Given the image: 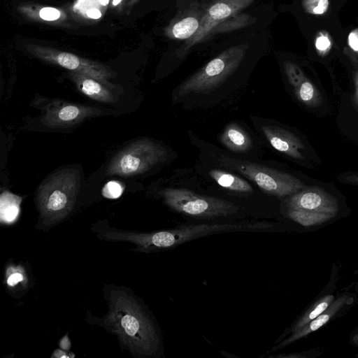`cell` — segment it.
Here are the masks:
<instances>
[{
    "label": "cell",
    "instance_id": "cell-36",
    "mask_svg": "<svg viewBox=\"0 0 358 358\" xmlns=\"http://www.w3.org/2000/svg\"><path fill=\"white\" fill-rule=\"evenodd\" d=\"M140 0H127L126 2H125L124 6L127 8L132 7L135 4H136Z\"/></svg>",
    "mask_w": 358,
    "mask_h": 358
},
{
    "label": "cell",
    "instance_id": "cell-11",
    "mask_svg": "<svg viewBox=\"0 0 358 358\" xmlns=\"http://www.w3.org/2000/svg\"><path fill=\"white\" fill-rule=\"evenodd\" d=\"M221 148L230 155L243 159H263L264 145L251 127L242 120L227 122L217 135Z\"/></svg>",
    "mask_w": 358,
    "mask_h": 358
},
{
    "label": "cell",
    "instance_id": "cell-22",
    "mask_svg": "<svg viewBox=\"0 0 358 358\" xmlns=\"http://www.w3.org/2000/svg\"><path fill=\"white\" fill-rule=\"evenodd\" d=\"M293 92L298 101L308 107H316L322 101L317 88L306 78Z\"/></svg>",
    "mask_w": 358,
    "mask_h": 358
},
{
    "label": "cell",
    "instance_id": "cell-14",
    "mask_svg": "<svg viewBox=\"0 0 358 358\" xmlns=\"http://www.w3.org/2000/svg\"><path fill=\"white\" fill-rule=\"evenodd\" d=\"M280 206L282 209H299L335 215L338 211L337 199L322 189L315 187H305L282 199Z\"/></svg>",
    "mask_w": 358,
    "mask_h": 358
},
{
    "label": "cell",
    "instance_id": "cell-29",
    "mask_svg": "<svg viewBox=\"0 0 358 358\" xmlns=\"http://www.w3.org/2000/svg\"><path fill=\"white\" fill-rule=\"evenodd\" d=\"M348 45L355 52H358V29L351 31L348 36Z\"/></svg>",
    "mask_w": 358,
    "mask_h": 358
},
{
    "label": "cell",
    "instance_id": "cell-33",
    "mask_svg": "<svg viewBox=\"0 0 358 358\" xmlns=\"http://www.w3.org/2000/svg\"><path fill=\"white\" fill-rule=\"evenodd\" d=\"M59 347L62 350H69V348L71 347V343H70V341H69V337L67 336H65L61 340V341L59 342Z\"/></svg>",
    "mask_w": 358,
    "mask_h": 358
},
{
    "label": "cell",
    "instance_id": "cell-28",
    "mask_svg": "<svg viewBox=\"0 0 358 358\" xmlns=\"http://www.w3.org/2000/svg\"><path fill=\"white\" fill-rule=\"evenodd\" d=\"M315 47L318 51L324 53L331 48V42L327 36L320 35L316 39Z\"/></svg>",
    "mask_w": 358,
    "mask_h": 358
},
{
    "label": "cell",
    "instance_id": "cell-7",
    "mask_svg": "<svg viewBox=\"0 0 358 358\" xmlns=\"http://www.w3.org/2000/svg\"><path fill=\"white\" fill-rule=\"evenodd\" d=\"M178 158V152L164 142L142 138L120 150L106 169L108 176L129 177L144 174L168 166Z\"/></svg>",
    "mask_w": 358,
    "mask_h": 358
},
{
    "label": "cell",
    "instance_id": "cell-32",
    "mask_svg": "<svg viewBox=\"0 0 358 358\" xmlns=\"http://www.w3.org/2000/svg\"><path fill=\"white\" fill-rule=\"evenodd\" d=\"M124 1L126 2V0H109L110 6L112 8L122 10L123 6H124Z\"/></svg>",
    "mask_w": 358,
    "mask_h": 358
},
{
    "label": "cell",
    "instance_id": "cell-8",
    "mask_svg": "<svg viewBox=\"0 0 358 358\" xmlns=\"http://www.w3.org/2000/svg\"><path fill=\"white\" fill-rule=\"evenodd\" d=\"M80 186L79 171L71 168L54 173L41 184L36 200L43 224H55L69 215Z\"/></svg>",
    "mask_w": 358,
    "mask_h": 358
},
{
    "label": "cell",
    "instance_id": "cell-4",
    "mask_svg": "<svg viewBox=\"0 0 358 358\" xmlns=\"http://www.w3.org/2000/svg\"><path fill=\"white\" fill-rule=\"evenodd\" d=\"M109 310L101 325L116 334L133 353L154 357L160 352L161 340L150 315L127 292L113 289L108 297Z\"/></svg>",
    "mask_w": 358,
    "mask_h": 358
},
{
    "label": "cell",
    "instance_id": "cell-16",
    "mask_svg": "<svg viewBox=\"0 0 358 358\" xmlns=\"http://www.w3.org/2000/svg\"><path fill=\"white\" fill-rule=\"evenodd\" d=\"M202 13L196 6H191L170 22L165 35L171 39L189 40L197 32Z\"/></svg>",
    "mask_w": 358,
    "mask_h": 358
},
{
    "label": "cell",
    "instance_id": "cell-18",
    "mask_svg": "<svg viewBox=\"0 0 358 358\" xmlns=\"http://www.w3.org/2000/svg\"><path fill=\"white\" fill-rule=\"evenodd\" d=\"M17 9L29 20L57 26H68L67 15L60 9L33 3H22L18 6Z\"/></svg>",
    "mask_w": 358,
    "mask_h": 358
},
{
    "label": "cell",
    "instance_id": "cell-20",
    "mask_svg": "<svg viewBox=\"0 0 358 358\" xmlns=\"http://www.w3.org/2000/svg\"><path fill=\"white\" fill-rule=\"evenodd\" d=\"M22 197L8 191L3 192L0 196V220L2 224H12L20 213Z\"/></svg>",
    "mask_w": 358,
    "mask_h": 358
},
{
    "label": "cell",
    "instance_id": "cell-31",
    "mask_svg": "<svg viewBox=\"0 0 358 358\" xmlns=\"http://www.w3.org/2000/svg\"><path fill=\"white\" fill-rule=\"evenodd\" d=\"M340 180L348 184L358 185V173L348 174L342 176Z\"/></svg>",
    "mask_w": 358,
    "mask_h": 358
},
{
    "label": "cell",
    "instance_id": "cell-13",
    "mask_svg": "<svg viewBox=\"0 0 358 358\" xmlns=\"http://www.w3.org/2000/svg\"><path fill=\"white\" fill-rule=\"evenodd\" d=\"M41 122L51 128H64L76 125L96 115L101 111L96 108L53 99L43 109Z\"/></svg>",
    "mask_w": 358,
    "mask_h": 358
},
{
    "label": "cell",
    "instance_id": "cell-1",
    "mask_svg": "<svg viewBox=\"0 0 358 358\" xmlns=\"http://www.w3.org/2000/svg\"><path fill=\"white\" fill-rule=\"evenodd\" d=\"M248 46L229 48L177 85L171 103L187 111H206L228 106L245 92L242 71Z\"/></svg>",
    "mask_w": 358,
    "mask_h": 358
},
{
    "label": "cell",
    "instance_id": "cell-35",
    "mask_svg": "<svg viewBox=\"0 0 358 358\" xmlns=\"http://www.w3.org/2000/svg\"><path fill=\"white\" fill-rule=\"evenodd\" d=\"M52 357H57V358H64V357L69 358V357H70V356L68 355L66 353V352L62 351L61 350H56L55 351H54Z\"/></svg>",
    "mask_w": 358,
    "mask_h": 358
},
{
    "label": "cell",
    "instance_id": "cell-37",
    "mask_svg": "<svg viewBox=\"0 0 358 358\" xmlns=\"http://www.w3.org/2000/svg\"><path fill=\"white\" fill-rule=\"evenodd\" d=\"M352 342L356 345H358V334L354 336L352 339Z\"/></svg>",
    "mask_w": 358,
    "mask_h": 358
},
{
    "label": "cell",
    "instance_id": "cell-5",
    "mask_svg": "<svg viewBox=\"0 0 358 358\" xmlns=\"http://www.w3.org/2000/svg\"><path fill=\"white\" fill-rule=\"evenodd\" d=\"M267 221H242L232 222L182 224L172 229L149 233L120 231L108 228L101 235L110 241H126L134 243L137 250L143 252H159L172 249L201 236L235 231H256L273 226Z\"/></svg>",
    "mask_w": 358,
    "mask_h": 358
},
{
    "label": "cell",
    "instance_id": "cell-6",
    "mask_svg": "<svg viewBox=\"0 0 358 358\" xmlns=\"http://www.w3.org/2000/svg\"><path fill=\"white\" fill-rule=\"evenodd\" d=\"M197 156L193 169L205 187L214 195L247 207L250 203L272 199L240 173L220 166L202 155L197 153Z\"/></svg>",
    "mask_w": 358,
    "mask_h": 358
},
{
    "label": "cell",
    "instance_id": "cell-19",
    "mask_svg": "<svg viewBox=\"0 0 358 358\" xmlns=\"http://www.w3.org/2000/svg\"><path fill=\"white\" fill-rule=\"evenodd\" d=\"M283 211L289 219L305 227L323 224L336 216L331 213L311 212L299 209H283Z\"/></svg>",
    "mask_w": 358,
    "mask_h": 358
},
{
    "label": "cell",
    "instance_id": "cell-9",
    "mask_svg": "<svg viewBox=\"0 0 358 358\" xmlns=\"http://www.w3.org/2000/svg\"><path fill=\"white\" fill-rule=\"evenodd\" d=\"M24 49L29 55L42 62L83 73L100 81L110 89L113 88V85L109 80L115 77L116 73L109 66L101 62L52 47L34 43L25 44Z\"/></svg>",
    "mask_w": 358,
    "mask_h": 358
},
{
    "label": "cell",
    "instance_id": "cell-2",
    "mask_svg": "<svg viewBox=\"0 0 358 358\" xmlns=\"http://www.w3.org/2000/svg\"><path fill=\"white\" fill-rule=\"evenodd\" d=\"M154 192L172 211L198 220L233 217L246 213L248 208L212 194L193 167L174 169L156 184Z\"/></svg>",
    "mask_w": 358,
    "mask_h": 358
},
{
    "label": "cell",
    "instance_id": "cell-27",
    "mask_svg": "<svg viewBox=\"0 0 358 358\" xmlns=\"http://www.w3.org/2000/svg\"><path fill=\"white\" fill-rule=\"evenodd\" d=\"M124 187L120 182L111 180L103 186L101 193L106 198L117 199L122 195Z\"/></svg>",
    "mask_w": 358,
    "mask_h": 358
},
{
    "label": "cell",
    "instance_id": "cell-17",
    "mask_svg": "<svg viewBox=\"0 0 358 358\" xmlns=\"http://www.w3.org/2000/svg\"><path fill=\"white\" fill-rule=\"evenodd\" d=\"M67 75L78 90L89 98L105 103H114L117 101L116 97L110 88L100 81L83 73L71 71H69Z\"/></svg>",
    "mask_w": 358,
    "mask_h": 358
},
{
    "label": "cell",
    "instance_id": "cell-23",
    "mask_svg": "<svg viewBox=\"0 0 358 358\" xmlns=\"http://www.w3.org/2000/svg\"><path fill=\"white\" fill-rule=\"evenodd\" d=\"M251 16L243 14L237 17H231L217 24L210 32V35L220 32H226L242 28L249 24Z\"/></svg>",
    "mask_w": 358,
    "mask_h": 358
},
{
    "label": "cell",
    "instance_id": "cell-3",
    "mask_svg": "<svg viewBox=\"0 0 358 358\" xmlns=\"http://www.w3.org/2000/svg\"><path fill=\"white\" fill-rule=\"evenodd\" d=\"M187 133L189 143L198 154L245 176L272 198L282 200L306 187L297 176L274 160L240 159L230 155L221 147L201 138L190 129Z\"/></svg>",
    "mask_w": 358,
    "mask_h": 358
},
{
    "label": "cell",
    "instance_id": "cell-10",
    "mask_svg": "<svg viewBox=\"0 0 358 358\" xmlns=\"http://www.w3.org/2000/svg\"><path fill=\"white\" fill-rule=\"evenodd\" d=\"M249 117L265 148L294 161L306 159L301 152L306 149L303 142L287 126L268 117L255 115Z\"/></svg>",
    "mask_w": 358,
    "mask_h": 358
},
{
    "label": "cell",
    "instance_id": "cell-12",
    "mask_svg": "<svg viewBox=\"0 0 358 358\" xmlns=\"http://www.w3.org/2000/svg\"><path fill=\"white\" fill-rule=\"evenodd\" d=\"M255 0H213L203 11L197 32L179 50L177 56L182 58L196 43L204 41L220 23L234 17Z\"/></svg>",
    "mask_w": 358,
    "mask_h": 358
},
{
    "label": "cell",
    "instance_id": "cell-30",
    "mask_svg": "<svg viewBox=\"0 0 358 358\" xmlns=\"http://www.w3.org/2000/svg\"><path fill=\"white\" fill-rule=\"evenodd\" d=\"M311 353H315V350H310L308 352H299V353H294V354H289V355H273L271 356V357H281V358H304L308 357H313L312 355H309V354Z\"/></svg>",
    "mask_w": 358,
    "mask_h": 358
},
{
    "label": "cell",
    "instance_id": "cell-25",
    "mask_svg": "<svg viewBox=\"0 0 358 358\" xmlns=\"http://www.w3.org/2000/svg\"><path fill=\"white\" fill-rule=\"evenodd\" d=\"M329 0H303L304 10L313 15L324 14L329 8Z\"/></svg>",
    "mask_w": 358,
    "mask_h": 358
},
{
    "label": "cell",
    "instance_id": "cell-15",
    "mask_svg": "<svg viewBox=\"0 0 358 358\" xmlns=\"http://www.w3.org/2000/svg\"><path fill=\"white\" fill-rule=\"evenodd\" d=\"M350 301V299L348 296L343 295L339 296L333 301L326 310L299 330L292 333L289 336L274 346L271 351L274 352L282 349L297 340L308 336L312 332L317 331L333 318L346 304L350 303L351 302Z\"/></svg>",
    "mask_w": 358,
    "mask_h": 358
},
{
    "label": "cell",
    "instance_id": "cell-34",
    "mask_svg": "<svg viewBox=\"0 0 358 358\" xmlns=\"http://www.w3.org/2000/svg\"><path fill=\"white\" fill-rule=\"evenodd\" d=\"M352 101L355 106L358 108V73L357 74L355 78V90L352 96Z\"/></svg>",
    "mask_w": 358,
    "mask_h": 358
},
{
    "label": "cell",
    "instance_id": "cell-26",
    "mask_svg": "<svg viewBox=\"0 0 358 358\" xmlns=\"http://www.w3.org/2000/svg\"><path fill=\"white\" fill-rule=\"evenodd\" d=\"M24 270L20 266H10L6 270V283L9 287H15L25 280Z\"/></svg>",
    "mask_w": 358,
    "mask_h": 358
},
{
    "label": "cell",
    "instance_id": "cell-24",
    "mask_svg": "<svg viewBox=\"0 0 358 358\" xmlns=\"http://www.w3.org/2000/svg\"><path fill=\"white\" fill-rule=\"evenodd\" d=\"M283 67L288 83L293 89L305 79L306 77L303 71L296 64L285 61L283 63Z\"/></svg>",
    "mask_w": 358,
    "mask_h": 358
},
{
    "label": "cell",
    "instance_id": "cell-21",
    "mask_svg": "<svg viewBox=\"0 0 358 358\" xmlns=\"http://www.w3.org/2000/svg\"><path fill=\"white\" fill-rule=\"evenodd\" d=\"M334 301V296L332 294L326 295L318 299L294 322L289 332L292 334L307 324L326 310Z\"/></svg>",
    "mask_w": 358,
    "mask_h": 358
}]
</instances>
